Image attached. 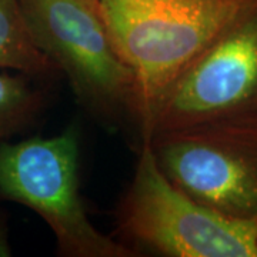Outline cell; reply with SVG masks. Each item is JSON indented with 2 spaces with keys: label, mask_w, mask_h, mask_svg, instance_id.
I'll return each mask as SVG.
<instances>
[{
  "label": "cell",
  "mask_w": 257,
  "mask_h": 257,
  "mask_svg": "<svg viewBox=\"0 0 257 257\" xmlns=\"http://www.w3.org/2000/svg\"><path fill=\"white\" fill-rule=\"evenodd\" d=\"M248 0H100L113 46L135 76L140 128L149 139L157 100Z\"/></svg>",
  "instance_id": "obj_1"
},
{
  "label": "cell",
  "mask_w": 257,
  "mask_h": 257,
  "mask_svg": "<svg viewBox=\"0 0 257 257\" xmlns=\"http://www.w3.org/2000/svg\"><path fill=\"white\" fill-rule=\"evenodd\" d=\"M36 47L104 127L140 128L135 76L113 46L100 0H19Z\"/></svg>",
  "instance_id": "obj_2"
},
{
  "label": "cell",
  "mask_w": 257,
  "mask_h": 257,
  "mask_svg": "<svg viewBox=\"0 0 257 257\" xmlns=\"http://www.w3.org/2000/svg\"><path fill=\"white\" fill-rule=\"evenodd\" d=\"M116 229L120 241L133 251L257 257V219L230 217L186 194L160 169L150 139L139 142L135 173L116 206Z\"/></svg>",
  "instance_id": "obj_3"
},
{
  "label": "cell",
  "mask_w": 257,
  "mask_h": 257,
  "mask_svg": "<svg viewBox=\"0 0 257 257\" xmlns=\"http://www.w3.org/2000/svg\"><path fill=\"white\" fill-rule=\"evenodd\" d=\"M80 130L0 145V200L19 203L52 230L63 257H135L120 240L97 229L80 194Z\"/></svg>",
  "instance_id": "obj_4"
},
{
  "label": "cell",
  "mask_w": 257,
  "mask_h": 257,
  "mask_svg": "<svg viewBox=\"0 0 257 257\" xmlns=\"http://www.w3.org/2000/svg\"><path fill=\"white\" fill-rule=\"evenodd\" d=\"M160 169L196 202L236 219H257V123L250 116L157 133Z\"/></svg>",
  "instance_id": "obj_5"
},
{
  "label": "cell",
  "mask_w": 257,
  "mask_h": 257,
  "mask_svg": "<svg viewBox=\"0 0 257 257\" xmlns=\"http://www.w3.org/2000/svg\"><path fill=\"white\" fill-rule=\"evenodd\" d=\"M256 106L257 6L248 0L157 100L149 139L162 132L244 116Z\"/></svg>",
  "instance_id": "obj_6"
},
{
  "label": "cell",
  "mask_w": 257,
  "mask_h": 257,
  "mask_svg": "<svg viewBox=\"0 0 257 257\" xmlns=\"http://www.w3.org/2000/svg\"><path fill=\"white\" fill-rule=\"evenodd\" d=\"M0 69L28 74L40 82L60 76L53 62L32 40L19 0H0Z\"/></svg>",
  "instance_id": "obj_7"
},
{
  "label": "cell",
  "mask_w": 257,
  "mask_h": 257,
  "mask_svg": "<svg viewBox=\"0 0 257 257\" xmlns=\"http://www.w3.org/2000/svg\"><path fill=\"white\" fill-rule=\"evenodd\" d=\"M49 104L40 80L23 73H0V145L33 127Z\"/></svg>",
  "instance_id": "obj_8"
},
{
  "label": "cell",
  "mask_w": 257,
  "mask_h": 257,
  "mask_svg": "<svg viewBox=\"0 0 257 257\" xmlns=\"http://www.w3.org/2000/svg\"><path fill=\"white\" fill-rule=\"evenodd\" d=\"M13 254L9 240V224L8 216L0 207V257H9Z\"/></svg>",
  "instance_id": "obj_9"
}]
</instances>
